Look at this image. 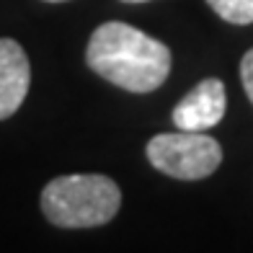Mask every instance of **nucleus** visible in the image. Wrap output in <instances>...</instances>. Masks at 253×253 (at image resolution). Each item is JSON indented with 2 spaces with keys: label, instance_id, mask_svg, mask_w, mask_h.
I'll return each instance as SVG.
<instances>
[{
  "label": "nucleus",
  "instance_id": "nucleus-1",
  "mask_svg": "<svg viewBox=\"0 0 253 253\" xmlns=\"http://www.w3.org/2000/svg\"><path fill=\"white\" fill-rule=\"evenodd\" d=\"M85 62L96 75L132 93H150L170 73V49L122 21L101 24L88 39Z\"/></svg>",
  "mask_w": 253,
  "mask_h": 253
},
{
  "label": "nucleus",
  "instance_id": "nucleus-2",
  "mask_svg": "<svg viewBox=\"0 0 253 253\" xmlns=\"http://www.w3.org/2000/svg\"><path fill=\"white\" fill-rule=\"evenodd\" d=\"M122 191L109 176L73 173L52 178L42 191V212L57 227H98L117 217Z\"/></svg>",
  "mask_w": 253,
  "mask_h": 253
},
{
  "label": "nucleus",
  "instance_id": "nucleus-3",
  "mask_svg": "<svg viewBox=\"0 0 253 253\" xmlns=\"http://www.w3.org/2000/svg\"><path fill=\"white\" fill-rule=\"evenodd\" d=\"M147 160L170 178L199 181L220 168L222 147L204 132H163L147 142Z\"/></svg>",
  "mask_w": 253,
  "mask_h": 253
},
{
  "label": "nucleus",
  "instance_id": "nucleus-4",
  "mask_svg": "<svg viewBox=\"0 0 253 253\" xmlns=\"http://www.w3.org/2000/svg\"><path fill=\"white\" fill-rule=\"evenodd\" d=\"M225 109H227L225 83L217 78H207L176 103L173 124L183 132H204L222 122Z\"/></svg>",
  "mask_w": 253,
  "mask_h": 253
},
{
  "label": "nucleus",
  "instance_id": "nucleus-5",
  "mask_svg": "<svg viewBox=\"0 0 253 253\" xmlns=\"http://www.w3.org/2000/svg\"><path fill=\"white\" fill-rule=\"evenodd\" d=\"M31 85V65L16 39H0V119L21 109Z\"/></svg>",
  "mask_w": 253,
  "mask_h": 253
},
{
  "label": "nucleus",
  "instance_id": "nucleus-6",
  "mask_svg": "<svg viewBox=\"0 0 253 253\" xmlns=\"http://www.w3.org/2000/svg\"><path fill=\"white\" fill-rule=\"evenodd\" d=\"M207 5L227 24L235 26L253 24V0H207Z\"/></svg>",
  "mask_w": 253,
  "mask_h": 253
},
{
  "label": "nucleus",
  "instance_id": "nucleus-7",
  "mask_svg": "<svg viewBox=\"0 0 253 253\" xmlns=\"http://www.w3.org/2000/svg\"><path fill=\"white\" fill-rule=\"evenodd\" d=\"M240 80H243V88H246V96L253 103V49H248L240 60Z\"/></svg>",
  "mask_w": 253,
  "mask_h": 253
},
{
  "label": "nucleus",
  "instance_id": "nucleus-8",
  "mask_svg": "<svg viewBox=\"0 0 253 253\" xmlns=\"http://www.w3.org/2000/svg\"><path fill=\"white\" fill-rule=\"evenodd\" d=\"M122 3H147V0H122Z\"/></svg>",
  "mask_w": 253,
  "mask_h": 253
},
{
  "label": "nucleus",
  "instance_id": "nucleus-9",
  "mask_svg": "<svg viewBox=\"0 0 253 253\" xmlns=\"http://www.w3.org/2000/svg\"><path fill=\"white\" fill-rule=\"evenodd\" d=\"M47 3H67V0H47Z\"/></svg>",
  "mask_w": 253,
  "mask_h": 253
}]
</instances>
